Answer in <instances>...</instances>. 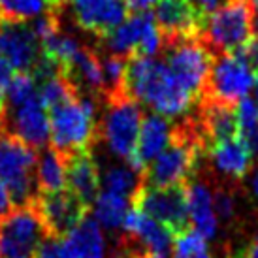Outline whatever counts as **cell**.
<instances>
[{
    "instance_id": "1",
    "label": "cell",
    "mask_w": 258,
    "mask_h": 258,
    "mask_svg": "<svg viewBox=\"0 0 258 258\" xmlns=\"http://www.w3.org/2000/svg\"><path fill=\"white\" fill-rule=\"evenodd\" d=\"M126 94L136 102L147 104L162 117H179L186 113L194 98L173 79L168 66L153 57L126 58Z\"/></svg>"
},
{
    "instance_id": "2",
    "label": "cell",
    "mask_w": 258,
    "mask_h": 258,
    "mask_svg": "<svg viewBox=\"0 0 258 258\" xmlns=\"http://www.w3.org/2000/svg\"><path fill=\"white\" fill-rule=\"evenodd\" d=\"M96 104L89 96H76L58 104L49 111L51 147L62 157L93 149L100 138V122L96 121Z\"/></svg>"
},
{
    "instance_id": "3",
    "label": "cell",
    "mask_w": 258,
    "mask_h": 258,
    "mask_svg": "<svg viewBox=\"0 0 258 258\" xmlns=\"http://www.w3.org/2000/svg\"><path fill=\"white\" fill-rule=\"evenodd\" d=\"M254 6L251 0H224L209 15L200 30V40L213 57L234 53L254 34Z\"/></svg>"
},
{
    "instance_id": "4",
    "label": "cell",
    "mask_w": 258,
    "mask_h": 258,
    "mask_svg": "<svg viewBox=\"0 0 258 258\" xmlns=\"http://www.w3.org/2000/svg\"><path fill=\"white\" fill-rule=\"evenodd\" d=\"M38 151L10 132L0 134V181L8 186L15 208L27 206L38 194Z\"/></svg>"
},
{
    "instance_id": "5",
    "label": "cell",
    "mask_w": 258,
    "mask_h": 258,
    "mask_svg": "<svg viewBox=\"0 0 258 258\" xmlns=\"http://www.w3.org/2000/svg\"><path fill=\"white\" fill-rule=\"evenodd\" d=\"M160 51L164 53V64L172 72L173 79L198 102L213 62V53L204 45L200 36L166 42Z\"/></svg>"
},
{
    "instance_id": "6",
    "label": "cell",
    "mask_w": 258,
    "mask_h": 258,
    "mask_svg": "<svg viewBox=\"0 0 258 258\" xmlns=\"http://www.w3.org/2000/svg\"><path fill=\"white\" fill-rule=\"evenodd\" d=\"M104 119L100 122V136L106 140L108 149L115 157L126 160L128 164L134 157L144 113L134 98L128 94H119L102 102Z\"/></svg>"
},
{
    "instance_id": "7",
    "label": "cell",
    "mask_w": 258,
    "mask_h": 258,
    "mask_svg": "<svg viewBox=\"0 0 258 258\" xmlns=\"http://www.w3.org/2000/svg\"><path fill=\"white\" fill-rule=\"evenodd\" d=\"M130 208L160 222L173 236L188 228L190 222L186 183L172 186H151L147 183H142V186L130 200Z\"/></svg>"
},
{
    "instance_id": "8",
    "label": "cell",
    "mask_w": 258,
    "mask_h": 258,
    "mask_svg": "<svg viewBox=\"0 0 258 258\" xmlns=\"http://www.w3.org/2000/svg\"><path fill=\"white\" fill-rule=\"evenodd\" d=\"M104 49L119 57H155L162 49V38L158 32L155 15L149 12H138L128 15L121 25L108 34L98 38Z\"/></svg>"
},
{
    "instance_id": "9",
    "label": "cell",
    "mask_w": 258,
    "mask_h": 258,
    "mask_svg": "<svg viewBox=\"0 0 258 258\" xmlns=\"http://www.w3.org/2000/svg\"><path fill=\"white\" fill-rule=\"evenodd\" d=\"M49 232L36 206L15 208L0 221V258H34Z\"/></svg>"
},
{
    "instance_id": "10",
    "label": "cell",
    "mask_w": 258,
    "mask_h": 258,
    "mask_svg": "<svg viewBox=\"0 0 258 258\" xmlns=\"http://www.w3.org/2000/svg\"><path fill=\"white\" fill-rule=\"evenodd\" d=\"M256 70L237 53H221L213 57L200 98L234 104L245 98L254 85Z\"/></svg>"
},
{
    "instance_id": "11",
    "label": "cell",
    "mask_w": 258,
    "mask_h": 258,
    "mask_svg": "<svg viewBox=\"0 0 258 258\" xmlns=\"http://www.w3.org/2000/svg\"><path fill=\"white\" fill-rule=\"evenodd\" d=\"M32 204L36 206L49 237H64L87 215V208L68 188L57 192H38Z\"/></svg>"
},
{
    "instance_id": "12",
    "label": "cell",
    "mask_w": 258,
    "mask_h": 258,
    "mask_svg": "<svg viewBox=\"0 0 258 258\" xmlns=\"http://www.w3.org/2000/svg\"><path fill=\"white\" fill-rule=\"evenodd\" d=\"M4 130L14 134L15 138H19L32 149H45L51 136L49 111L42 104L40 96L23 104L19 108L6 109Z\"/></svg>"
},
{
    "instance_id": "13",
    "label": "cell",
    "mask_w": 258,
    "mask_h": 258,
    "mask_svg": "<svg viewBox=\"0 0 258 258\" xmlns=\"http://www.w3.org/2000/svg\"><path fill=\"white\" fill-rule=\"evenodd\" d=\"M40 42L25 21H0V55L15 72H30L40 57Z\"/></svg>"
},
{
    "instance_id": "14",
    "label": "cell",
    "mask_w": 258,
    "mask_h": 258,
    "mask_svg": "<svg viewBox=\"0 0 258 258\" xmlns=\"http://www.w3.org/2000/svg\"><path fill=\"white\" fill-rule=\"evenodd\" d=\"M72 19L81 30L100 38L128 17L124 0H68Z\"/></svg>"
},
{
    "instance_id": "15",
    "label": "cell",
    "mask_w": 258,
    "mask_h": 258,
    "mask_svg": "<svg viewBox=\"0 0 258 258\" xmlns=\"http://www.w3.org/2000/svg\"><path fill=\"white\" fill-rule=\"evenodd\" d=\"M122 228L149 258H172L173 234L155 219L130 208Z\"/></svg>"
},
{
    "instance_id": "16",
    "label": "cell",
    "mask_w": 258,
    "mask_h": 258,
    "mask_svg": "<svg viewBox=\"0 0 258 258\" xmlns=\"http://www.w3.org/2000/svg\"><path fill=\"white\" fill-rule=\"evenodd\" d=\"M155 21L162 43L200 36L204 25L188 0H158L155 4Z\"/></svg>"
},
{
    "instance_id": "17",
    "label": "cell",
    "mask_w": 258,
    "mask_h": 258,
    "mask_svg": "<svg viewBox=\"0 0 258 258\" xmlns=\"http://www.w3.org/2000/svg\"><path fill=\"white\" fill-rule=\"evenodd\" d=\"M204 136L206 147L237 136V115L234 104L211 98H198V115L194 117Z\"/></svg>"
},
{
    "instance_id": "18",
    "label": "cell",
    "mask_w": 258,
    "mask_h": 258,
    "mask_svg": "<svg viewBox=\"0 0 258 258\" xmlns=\"http://www.w3.org/2000/svg\"><path fill=\"white\" fill-rule=\"evenodd\" d=\"M91 151L85 149L66 157V188L89 209L100 192V170Z\"/></svg>"
},
{
    "instance_id": "19",
    "label": "cell",
    "mask_w": 258,
    "mask_h": 258,
    "mask_svg": "<svg viewBox=\"0 0 258 258\" xmlns=\"http://www.w3.org/2000/svg\"><path fill=\"white\" fill-rule=\"evenodd\" d=\"M170 138H172V124L166 117L158 113H151L144 117L136 149H134V157L128 162V166L132 170L144 173L145 168L168 147Z\"/></svg>"
},
{
    "instance_id": "20",
    "label": "cell",
    "mask_w": 258,
    "mask_h": 258,
    "mask_svg": "<svg viewBox=\"0 0 258 258\" xmlns=\"http://www.w3.org/2000/svg\"><path fill=\"white\" fill-rule=\"evenodd\" d=\"M186 200H188V219L194 224V230L206 239L217 236L219 219L213 206V192L200 179H190L186 183Z\"/></svg>"
},
{
    "instance_id": "21",
    "label": "cell",
    "mask_w": 258,
    "mask_h": 258,
    "mask_svg": "<svg viewBox=\"0 0 258 258\" xmlns=\"http://www.w3.org/2000/svg\"><path fill=\"white\" fill-rule=\"evenodd\" d=\"M208 155L217 170L232 179H243L252 166V155L239 136L211 145Z\"/></svg>"
},
{
    "instance_id": "22",
    "label": "cell",
    "mask_w": 258,
    "mask_h": 258,
    "mask_svg": "<svg viewBox=\"0 0 258 258\" xmlns=\"http://www.w3.org/2000/svg\"><path fill=\"white\" fill-rule=\"evenodd\" d=\"M76 258H106V239L100 224L85 215L64 236Z\"/></svg>"
},
{
    "instance_id": "23",
    "label": "cell",
    "mask_w": 258,
    "mask_h": 258,
    "mask_svg": "<svg viewBox=\"0 0 258 258\" xmlns=\"http://www.w3.org/2000/svg\"><path fill=\"white\" fill-rule=\"evenodd\" d=\"M36 162V185L38 192H57L66 188V158L49 147Z\"/></svg>"
},
{
    "instance_id": "24",
    "label": "cell",
    "mask_w": 258,
    "mask_h": 258,
    "mask_svg": "<svg viewBox=\"0 0 258 258\" xmlns=\"http://www.w3.org/2000/svg\"><path fill=\"white\" fill-rule=\"evenodd\" d=\"M130 211V200L119 194L102 190L93 204V219L106 230H117L124 224L126 213Z\"/></svg>"
},
{
    "instance_id": "25",
    "label": "cell",
    "mask_w": 258,
    "mask_h": 258,
    "mask_svg": "<svg viewBox=\"0 0 258 258\" xmlns=\"http://www.w3.org/2000/svg\"><path fill=\"white\" fill-rule=\"evenodd\" d=\"M144 183V177L142 173L132 170L128 164L126 166H109L104 177H102V185H104V190L113 194H119L122 198H128L132 200V196L136 194V190L142 186Z\"/></svg>"
},
{
    "instance_id": "26",
    "label": "cell",
    "mask_w": 258,
    "mask_h": 258,
    "mask_svg": "<svg viewBox=\"0 0 258 258\" xmlns=\"http://www.w3.org/2000/svg\"><path fill=\"white\" fill-rule=\"evenodd\" d=\"M34 98H38V85L34 76L30 72H15L6 89V98H4L6 109L19 108Z\"/></svg>"
},
{
    "instance_id": "27",
    "label": "cell",
    "mask_w": 258,
    "mask_h": 258,
    "mask_svg": "<svg viewBox=\"0 0 258 258\" xmlns=\"http://www.w3.org/2000/svg\"><path fill=\"white\" fill-rule=\"evenodd\" d=\"M173 258H211L208 251L206 237L200 236L194 228L183 230L181 234L173 236Z\"/></svg>"
},
{
    "instance_id": "28",
    "label": "cell",
    "mask_w": 258,
    "mask_h": 258,
    "mask_svg": "<svg viewBox=\"0 0 258 258\" xmlns=\"http://www.w3.org/2000/svg\"><path fill=\"white\" fill-rule=\"evenodd\" d=\"M47 10L45 0H0V21H27Z\"/></svg>"
},
{
    "instance_id": "29",
    "label": "cell",
    "mask_w": 258,
    "mask_h": 258,
    "mask_svg": "<svg viewBox=\"0 0 258 258\" xmlns=\"http://www.w3.org/2000/svg\"><path fill=\"white\" fill-rule=\"evenodd\" d=\"M34 258H76L64 237H45Z\"/></svg>"
},
{
    "instance_id": "30",
    "label": "cell",
    "mask_w": 258,
    "mask_h": 258,
    "mask_svg": "<svg viewBox=\"0 0 258 258\" xmlns=\"http://www.w3.org/2000/svg\"><path fill=\"white\" fill-rule=\"evenodd\" d=\"M213 206H215L217 219L230 221V219L234 217V211H236L234 196H232V192H228L226 188H219V190L213 192Z\"/></svg>"
},
{
    "instance_id": "31",
    "label": "cell",
    "mask_w": 258,
    "mask_h": 258,
    "mask_svg": "<svg viewBox=\"0 0 258 258\" xmlns=\"http://www.w3.org/2000/svg\"><path fill=\"white\" fill-rule=\"evenodd\" d=\"M237 136L241 138V142L247 145V149L252 155V158H258V121L249 124V126L239 128Z\"/></svg>"
},
{
    "instance_id": "32",
    "label": "cell",
    "mask_w": 258,
    "mask_h": 258,
    "mask_svg": "<svg viewBox=\"0 0 258 258\" xmlns=\"http://www.w3.org/2000/svg\"><path fill=\"white\" fill-rule=\"evenodd\" d=\"M15 70L8 64V60L0 55V109H6L4 106V98H6V89L10 85V81L14 78Z\"/></svg>"
},
{
    "instance_id": "33",
    "label": "cell",
    "mask_w": 258,
    "mask_h": 258,
    "mask_svg": "<svg viewBox=\"0 0 258 258\" xmlns=\"http://www.w3.org/2000/svg\"><path fill=\"white\" fill-rule=\"evenodd\" d=\"M14 209H15V206H14L12 196H10V190H8V186L0 181V221L6 219Z\"/></svg>"
},
{
    "instance_id": "34",
    "label": "cell",
    "mask_w": 258,
    "mask_h": 258,
    "mask_svg": "<svg viewBox=\"0 0 258 258\" xmlns=\"http://www.w3.org/2000/svg\"><path fill=\"white\" fill-rule=\"evenodd\" d=\"M124 2L128 6V12L138 14V12H147V10H151L158 0H124Z\"/></svg>"
},
{
    "instance_id": "35",
    "label": "cell",
    "mask_w": 258,
    "mask_h": 258,
    "mask_svg": "<svg viewBox=\"0 0 258 258\" xmlns=\"http://www.w3.org/2000/svg\"><path fill=\"white\" fill-rule=\"evenodd\" d=\"M236 258H258V234L245 245Z\"/></svg>"
},
{
    "instance_id": "36",
    "label": "cell",
    "mask_w": 258,
    "mask_h": 258,
    "mask_svg": "<svg viewBox=\"0 0 258 258\" xmlns=\"http://www.w3.org/2000/svg\"><path fill=\"white\" fill-rule=\"evenodd\" d=\"M252 192H254V196H256L258 200V170L254 172V177H252Z\"/></svg>"
},
{
    "instance_id": "37",
    "label": "cell",
    "mask_w": 258,
    "mask_h": 258,
    "mask_svg": "<svg viewBox=\"0 0 258 258\" xmlns=\"http://www.w3.org/2000/svg\"><path fill=\"white\" fill-rule=\"evenodd\" d=\"M252 91H254V104H256V108H258V72H256V78H254V85H252Z\"/></svg>"
},
{
    "instance_id": "38",
    "label": "cell",
    "mask_w": 258,
    "mask_h": 258,
    "mask_svg": "<svg viewBox=\"0 0 258 258\" xmlns=\"http://www.w3.org/2000/svg\"><path fill=\"white\" fill-rule=\"evenodd\" d=\"M251 2H252V6H254V12L258 14V0H251Z\"/></svg>"
},
{
    "instance_id": "39",
    "label": "cell",
    "mask_w": 258,
    "mask_h": 258,
    "mask_svg": "<svg viewBox=\"0 0 258 258\" xmlns=\"http://www.w3.org/2000/svg\"><path fill=\"white\" fill-rule=\"evenodd\" d=\"M4 113H6V109H0V119H4Z\"/></svg>"
}]
</instances>
